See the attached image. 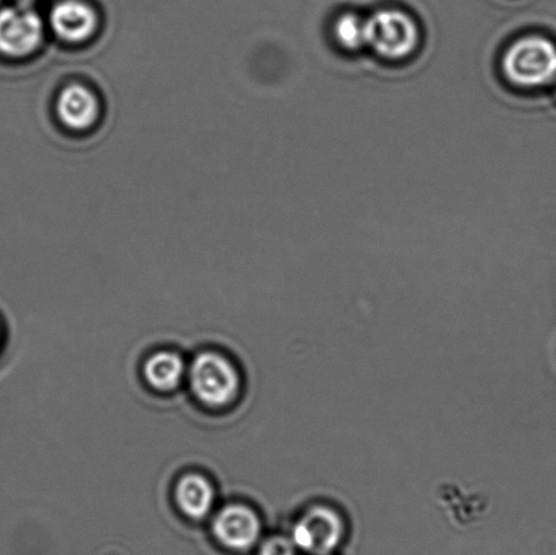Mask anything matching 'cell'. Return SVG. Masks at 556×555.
Instances as JSON below:
<instances>
[{
	"label": "cell",
	"mask_w": 556,
	"mask_h": 555,
	"mask_svg": "<svg viewBox=\"0 0 556 555\" xmlns=\"http://www.w3.org/2000/svg\"><path fill=\"white\" fill-rule=\"evenodd\" d=\"M182 358L172 352H160L146 363L144 375L152 388L170 391L178 388L184 378Z\"/></svg>",
	"instance_id": "cell-10"
},
{
	"label": "cell",
	"mask_w": 556,
	"mask_h": 555,
	"mask_svg": "<svg viewBox=\"0 0 556 555\" xmlns=\"http://www.w3.org/2000/svg\"><path fill=\"white\" fill-rule=\"evenodd\" d=\"M189 380L194 395L210 406L230 404L241 384L236 367L215 352L200 353L194 358Z\"/></svg>",
	"instance_id": "cell-4"
},
{
	"label": "cell",
	"mask_w": 556,
	"mask_h": 555,
	"mask_svg": "<svg viewBox=\"0 0 556 555\" xmlns=\"http://www.w3.org/2000/svg\"><path fill=\"white\" fill-rule=\"evenodd\" d=\"M214 531L223 545L236 551H247L258 541L261 521L253 509L244 505H230L216 516Z\"/></svg>",
	"instance_id": "cell-6"
},
{
	"label": "cell",
	"mask_w": 556,
	"mask_h": 555,
	"mask_svg": "<svg viewBox=\"0 0 556 555\" xmlns=\"http://www.w3.org/2000/svg\"><path fill=\"white\" fill-rule=\"evenodd\" d=\"M51 26L63 41L84 42L94 35L98 18L84 0H62L52 10Z\"/></svg>",
	"instance_id": "cell-7"
},
{
	"label": "cell",
	"mask_w": 556,
	"mask_h": 555,
	"mask_svg": "<svg viewBox=\"0 0 556 555\" xmlns=\"http://www.w3.org/2000/svg\"><path fill=\"white\" fill-rule=\"evenodd\" d=\"M177 503L193 519H203L215 503V491L204 477L189 475L178 482Z\"/></svg>",
	"instance_id": "cell-9"
},
{
	"label": "cell",
	"mask_w": 556,
	"mask_h": 555,
	"mask_svg": "<svg viewBox=\"0 0 556 555\" xmlns=\"http://www.w3.org/2000/svg\"><path fill=\"white\" fill-rule=\"evenodd\" d=\"M346 537L343 516L329 505L309 508L293 526L291 540L298 552L308 555H332Z\"/></svg>",
	"instance_id": "cell-3"
},
{
	"label": "cell",
	"mask_w": 556,
	"mask_h": 555,
	"mask_svg": "<svg viewBox=\"0 0 556 555\" xmlns=\"http://www.w3.org/2000/svg\"><path fill=\"white\" fill-rule=\"evenodd\" d=\"M298 548L291 538L274 537L261 546V555H296Z\"/></svg>",
	"instance_id": "cell-12"
},
{
	"label": "cell",
	"mask_w": 556,
	"mask_h": 555,
	"mask_svg": "<svg viewBox=\"0 0 556 555\" xmlns=\"http://www.w3.org/2000/svg\"><path fill=\"white\" fill-rule=\"evenodd\" d=\"M367 24V47L381 59L400 62L417 51L421 31L412 15L401 10H379Z\"/></svg>",
	"instance_id": "cell-2"
},
{
	"label": "cell",
	"mask_w": 556,
	"mask_h": 555,
	"mask_svg": "<svg viewBox=\"0 0 556 555\" xmlns=\"http://www.w3.org/2000/svg\"><path fill=\"white\" fill-rule=\"evenodd\" d=\"M503 73L509 84L521 89H538L556 79V46L541 35L520 37L503 56Z\"/></svg>",
	"instance_id": "cell-1"
},
{
	"label": "cell",
	"mask_w": 556,
	"mask_h": 555,
	"mask_svg": "<svg viewBox=\"0 0 556 555\" xmlns=\"http://www.w3.org/2000/svg\"><path fill=\"white\" fill-rule=\"evenodd\" d=\"M56 111L65 127L84 130L96 124L100 105L90 89L81 85H71L60 92Z\"/></svg>",
	"instance_id": "cell-8"
},
{
	"label": "cell",
	"mask_w": 556,
	"mask_h": 555,
	"mask_svg": "<svg viewBox=\"0 0 556 555\" xmlns=\"http://www.w3.org/2000/svg\"><path fill=\"white\" fill-rule=\"evenodd\" d=\"M332 35L338 46L346 51H358L367 47V24L356 14H342L332 26Z\"/></svg>",
	"instance_id": "cell-11"
},
{
	"label": "cell",
	"mask_w": 556,
	"mask_h": 555,
	"mask_svg": "<svg viewBox=\"0 0 556 555\" xmlns=\"http://www.w3.org/2000/svg\"><path fill=\"white\" fill-rule=\"evenodd\" d=\"M42 22L35 10L14 5L0 10V53L24 58L40 47Z\"/></svg>",
	"instance_id": "cell-5"
}]
</instances>
